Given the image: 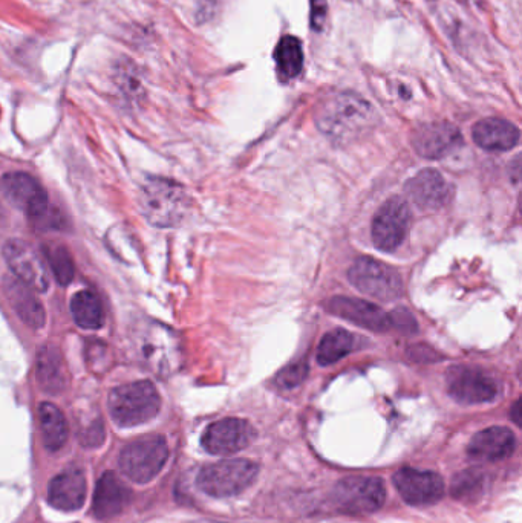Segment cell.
<instances>
[{
  "instance_id": "obj_4",
  "label": "cell",
  "mask_w": 522,
  "mask_h": 523,
  "mask_svg": "<svg viewBox=\"0 0 522 523\" xmlns=\"http://www.w3.org/2000/svg\"><path fill=\"white\" fill-rule=\"evenodd\" d=\"M259 475V465L248 459H226L201 468L198 487L212 498H232L247 490Z\"/></svg>"
},
{
  "instance_id": "obj_33",
  "label": "cell",
  "mask_w": 522,
  "mask_h": 523,
  "mask_svg": "<svg viewBox=\"0 0 522 523\" xmlns=\"http://www.w3.org/2000/svg\"><path fill=\"white\" fill-rule=\"evenodd\" d=\"M103 439V426L102 423L94 424L91 429L86 433V444L91 447L98 446L102 444Z\"/></svg>"
},
{
  "instance_id": "obj_29",
  "label": "cell",
  "mask_w": 522,
  "mask_h": 523,
  "mask_svg": "<svg viewBox=\"0 0 522 523\" xmlns=\"http://www.w3.org/2000/svg\"><path fill=\"white\" fill-rule=\"evenodd\" d=\"M483 488V473L478 472V470H466L454 479L452 494H454V498L461 499V501H464V499L472 501L483 491Z\"/></svg>"
},
{
  "instance_id": "obj_26",
  "label": "cell",
  "mask_w": 522,
  "mask_h": 523,
  "mask_svg": "<svg viewBox=\"0 0 522 523\" xmlns=\"http://www.w3.org/2000/svg\"><path fill=\"white\" fill-rule=\"evenodd\" d=\"M71 312L80 328L98 329L105 322L102 302L92 291H80L72 297Z\"/></svg>"
},
{
  "instance_id": "obj_18",
  "label": "cell",
  "mask_w": 522,
  "mask_h": 523,
  "mask_svg": "<svg viewBox=\"0 0 522 523\" xmlns=\"http://www.w3.org/2000/svg\"><path fill=\"white\" fill-rule=\"evenodd\" d=\"M516 447V438L507 427L495 426L481 430L470 439L467 455L477 462H496L509 458Z\"/></svg>"
},
{
  "instance_id": "obj_13",
  "label": "cell",
  "mask_w": 522,
  "mask_h": 523,
  "mask_svg": "<svg viewBox=\"0 0 522 523\" xmlns=\"http://www.w3.org/2000/svg\"><path fill=\"white\" fill-rule=\"evenodd\" d=\"M256 438L252 424L239 418H226L207 427L203 447L210 455H233L247 449Z\"/></svg>"
},
{
  "instance_id": "obj_16",
  "label": "cell",
  "mask_w": 522,
  "mask_h": 523,
  "mask_svg": "<svg viewBox=\"0 0 522 523\" xmlns=\"http://www.w3.org/2000/svg\"><path fill=\"white\" fill-rule=\"evenodd\" d=\"M327 309L354 325L362 326L374 332H386L392 328L391 314H386L382 308L366 300L350 299V297H334L327 303Z\"/></svg>"
},
{
  "instance_id": "obj_21",
  "label": "cell",
  "mask_w": 522,
  "mask_h": 523,
  "mask_svg": "<svg viewBox=\"0 0 522 523\" xmlns=\"http://www.w3.org/2000/svg\"><path fill=\"white\" fill-rule=\"evenodd\" d=\"M131 498V490L120 481V478L115 473L106 472L98 479L92 508L98 519H111L128 507Z\"/></svg>"
},
{
  "instance_id": "obj_8",
  "label": "cell",
  "mask_w": 522,
  "mask_h": 523,
  "mask_svg": "<svg viewBox=\"0 0 522 523\" xmlns=\"http://www.w3.org/2000/svg\"><path fill=\"white\" fill-rule=\"evenodd\" d=\"M137 348L146 366L157 374H169L181 360L177 335L160 323L144 326L137 337Z\"/></svg>"
},
{
  "instance_id": "obj_14",
  "label": "cell",
  "mask_w": 522,
  "mask_h": 523,
  "mask_svg": "<svg viewBox=\"0 0 522 523\" xmlns=\"http://www.w3.org/2000/svg\"><path fill=\"white\" fill-rule=\"evenodd\" d=\"M394 485L406 504L414 507L432 505L444 496V481L428 470L402 468L394 475Z\"/></svg>"
},
{
  "instance_id": "obj_17",
  "label": "cell",
  "mask_w": 522,
  "mask_h": 523,
  "mask_svg": "<svg viewBox=\"0 0 522 523\" xmlns=\"http://www.w3.org/2000/svg\"><path fill=\"white\" fill-rule=\"evenodd\" d=\"M412 144L418 155L428 160H440L463 144L460 130L449 123H431L415 130Z\"/></svg>"
},
{
  "instance_id": "obj_24",
  "label": "cell",
  "mask_w": 522,
  "mask_h": 523,
  "mask_svg": "<svg viewBox=\"0 0 522 523\" xmlns=\"http://www.w3.org/2000/svg\"><path fill=\"white\" fill-rule=\"evenodd\" d=\"M40 432L43 444L49 452H57L65 446L69 435L68 421L59 407L51 403H42L39 407Z\"/></svg>"
},
{
  "instance_id": "obj_30",
  "label": "cell",
  "mask_w": 522,
  "mask_h": 523,
  "mask_svg": "<svg viewBox=\"0 0 522 523\" xmlns=\"http://www.w3.org/2000/svg\"><path fill=\"white\" fill-rule=\"evenodd\" d=\"M308 366L305 363L291 364L284 371L279 372L275 383L279 389H293L307 378Z\"/></svg>"
},
{
  "instance_id": "obj_6",
  "label": "cell",
  "mask_w": 522,
  "mask_h": 523,
  "mask_svg": "<svg viewBox=\"0 0 522 523\" xmlns=\"http://www.w3.org/2000/svg\"><path fill=\"white\" fill-rule=\"evenodd\" d=\"M331 499L342 513H376L386 501L385 482L376 476H348L337 482Z\"/></svg>"
},
{
  "instance_id": "obj_28",
  "label": "cell",
  "mask_w": 522,
  "mask_h": 523,
  "mask_svg": "<svg viewBox=\"0 0 522 523\" xmlns=\"http://www.w3.org/2000/svg\"><path fill=\"white\" fill-rule=\"evenodd\" d=\"M45 253L57 282L60 285H69L76 274L74 260L69 251L65 247H46Z\"/></svg>"
},
{
  "instance_id": "obj_22",
  "label": "cell",
  "mask_w": 522,
  "mask_h": 523,
  "mask_svg": "<svg viewBox=\"0 0 522 523\" xmlns=\"http://www.w3.org/2000/svg\"><path fill=\"white\" fill-rule=\"evenodd\" d=\"M37 381L43 392L62 394L68 387V369L65 358L56 346L45 345L37 352Z\"/></svg>"
},
{
  "instance_id": "obj_12",
  "label": "cell",
  "mask_w": 522,
  "mask_h": 523,
  "mask_svg": "<svg viewBox=\"0 0 522 523\" xmlns=\"http://www.w3.org/2000/svg\"><path fill=\"white\" fill-rule=\"evenodd\" d=\"M0 190L11 205L27 213L33 221L39 219L51 207L48 193L40 186L39 181L28 173H7L0 179Z\"/></svg>"
},
{
  "instance_id": "obj_2",
  "label": "cell",
  "mask_w": 522,
  "mask_h": 523,
  "mask_svg": "<svg viewBox=\"0 0 522 523\" xmlns=\"http://www.w3.org/2000/svg\"><path fill=\"white\" fill-rule=\"evenodd\" d=\"M317 126L336 141H351L363 134L372 121V109L353 94H339L323 101L316 115Z\"/></svg>"
},
{
  "instance_id": "obj_35",
  "label": "cell",
  "mask_w": 522,
  "mask_h": 523,
  "mask_svg": "<svg viewBox=\"0 0 522 523\" xmlns=\"http://www.w3.org/2000/svg\"><path fill=\"white\" fill-rule=\"evenodd\" d=\"M200 523H210V522H200Z\"/></svg>"
},
{
  "instance_id": "obj_11",
  "label": "cell",
  "mask_w": 522,
  "mask_h": 523,
  "mask_svg": "<svg viewBox=\"0 0 522 523\" xmlns=\"http://www.w3.org/2000/svg\"><path fill=\"white\" fill-rule=\"evenodd\" d=\"M411 222L408 204L391 198L380 207L372 222V241L379 250L394 251L403 244Z\"/></svg>"
},
{
  "instance_id": "obj_5",
  "label": "cell",
  "mask_w": 522,
  "mask_h": 523,
  "mask_svg": "<svg viewBox=\"0 0 522 523\" xmlns=\"http://www.w3.org/2000/svg\"><path fill=\"white\" fill-rule=\"evenodd\" d=\"M169 458L166 439L160 435L143 436L124 447L120 468L124 476L137 484H147L157 478Z\"/></svg>"
},
{
  "instance_id": "obj_10",
  "label": "cell",
  "mask_w": 522,
  "mask_h": 523,
  "mask_svg": "<svg viewBox=\"0 0 522 523\" xmlns=\"http://www.w3.org/2000/svg\"><path fill=\"white\" fill-rule=\"evenodd\" d=\"M5 260L14 277L30 286L37 293H45L49 288V271L36 250L20 239H10L2 248Z\"/></svg>"
},
{
  "instance_id": "obj_19",
  "label": "cell",
  "mask_w": 522,
  "mask_h": 523,
  "mask_svg": "<svg viewBox=\"0 0 522 523\" xmlns=\"http://www.w3.org/2000/svg\"><path fill=\"white\" fill-rule=\"evenodd\" d=\"M48 501L56 510H80L86 501V479L82 470L69 468L49 482Z\"/></svg>"
},
{
  "instance_id": "obj_20",
  "label": "cell",
  "mask_w": 522,
  "mask_h": 523,
  "mask_svg": "<svg viewBox=\"0 0 522 523\" xmlns=\"http://www.w3.org/2000/svg\"><path fill=\"white\" fill-rule=\"evenodd\" d=\"M2 286H4V293L8 302L25 325L34 329L45 326V308L30 286L20 282L14 276H5L2 280Z\"/></svg>"
},
{
  "instance_id": "obj_25",
  "label": "cell",
  "mask_w": 522,
  "mask_h": 523,
  "mask_svg": "<svg viewBox=\"0 0 522 523\" xmlns=\"http://www.w3.org/2000/svg\"><path fill=\"white\" fill-rule=\"evenodd\" d=\"M276 69L282 82L293 80L304 68V49L299 39L293 36L282 37L275 49Z\"/></svg>"
},
{
  "instance_id": "obj_31",
  "label": "cell",
  "mask_w": 522,
  "mask_h": 523,
  "mask_svg": "<svg viewBox=\"0 0 522 523\" xmlns=\"http://www.w3.org/2000/svg\"><path fill=\"white\" fill-rule=\"evenodd\" d=\"M391 323L392 328L400 329V331H417V323L406 309H395L391 314Z\"/></svg>"
},
{
  "instance_id": "obj_7",
  "label": "cell",
  "mask_w": 522,
  "mask_h": 523,
  "mask_svg": "<svg viewBox=\"0 0 522 523\" xmlns=\"http://www.w3.org/2000/svg\"><path fill=\"white\" fill-rule=\"evenodd\" d=\"M348 279L372 299L395 300L403 294L399 271L372 257H359L348 271Z\"/></svg>"
},
{
  "instance_id": "obj_32",
  "label": "cell",
  "mask_w": 522,
  "mask_h": 523,
  "mask_svg": "<svg viewBox=\"0 0 522 523\" xmlns=\"http://www.w3.org/2000/svg\"><path fill=\"white\" fill-rule=\"evenodd\" d=\"M327 0H311V25L314 30H322L323 22L327 17Z\"/></svg>"
},
{
  "instance_id": "obj_23",
  "label": "cell",
  "mask_w": 522,
  "mask_h": 523,
  "mask_svg": "<svg viewBox=\"0 0 522 523\" xmlns=\"http://www.w3.org/2000/svg\"><path fill=\"white\" fill-rule=\"evenodd\" d=\"M472 137L481 149L489 152H506L519 143V129L509 121L487 118L475 124Z\"/></svg>"
},
{
  "instance_id": "obj_15",
  "label": "cell",
  "mask_w": 522,
  "mask_h": 523,
  "mask_svg": "<svg viewBox=\"0 0 522 523\" xmlns=\"http://www.w3.org/2000/svg\"><path fill=\"white\" fill-rule=\"evenodd\" d=\"M406 195L420 210L435 212L449 202L452 189L440 172L425 169L406 182Z\"/></svg>"
},
{
  "instance_id": "obj_1",
  "label": "cell",
  "mask_w": 522,
  "mask_h": 523,
  "mask_svg": "<svg viewBox=\"0 0 522 523\" xmlns=\"http://www.w3.org/2000/svg\"><path fill=\"white\" fill-rule=\"evenodd\" d=\"M138 204L147 222L154 227H178L189 213L190 199L178 182L166 178H147L141 186Z\"/></svg>"
},
{
  "instance_id": "obj_34",
  "label": "cell",
  "mask_w": 522,
  "mask_h": 523,
  "mask_svg": "<svg viewBox=\"0 0 522 523\" xmlns=\"http://www.w3.org/2000/svg\"><path fill=\"white\" fill-rule=\"evenodd\" d=\"M513 418H515V423L519 424V403L515 404V409H513Z\"/></svg>"
},
{
  "instance_id": "obj_9",
  "label": "cell",
  "mask_w": 522,
  "mask_h": 523,
  "mask_svg": "<svg viewBox=\"0 0 522 523\" xmlns=\"http://www.w3.org/2000/svg\"><path fill=\"white\" fill-rule=\"evenodd\" d=\"M447 392L461 404L490 403L500 394L495 378L478 368L457 366L447 374Z\"/></svg>"
},
{
  "instance_id": "obj_27",
  "label": "cell",
  "mask_w": 522,
  "mask_h": 523,
  "mask_svg": "<svg viewBox=\"0 0 522 523\" xmlns=\"http://www.w3.org/2000/svg\"><path fill=\"white\" fill-rule=\"evenodd\" d=\"M356 348V337L345 329H334L328 332L317 349V361L322 366L337 363Z\"/></svg>"
},
{
  "instance_id": "obj_3",
  "label": "cell",
  "mask_w": 522,
  "mask_h": 523,
  "mask_svg": "<svg viewBox=\"0 0 522 523\" xmlns=\"http://www.w3.org/2000/svg\"><path fill=\"white\" fill-rule=\"evenodd\" d=\"M161 398L151 381L123 384L109 395V412L120 427H135L154 420Z\"/></svg>"
}]
</instances>
